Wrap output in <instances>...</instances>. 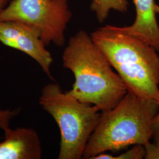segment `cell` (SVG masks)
Masks as SVG:
<instances>
[{"instance_id":"1","label":"cell","mask_w":159,"mask_h":159,"mask_svg":"<svg viewBox=\"0 0 159 159\" xmlns=\"http://www.w3.org/2000/svg\"><path fill=\"white\" fill-rule=\"evenodd\" d=\"M62 60L63 67L75 78L67 92L81 102L96 106L101 112L114 108L128 92L107 57L84 31L70 39Z\"/></svg>"},{"instance_id":"10","label":"cell","mask_w":159,"mask_h":159,"mask_svg":"<svg viewBox=\"0 0 159 159\" xmlns=\"http://www.w3.org/2000/svg\"><path fill=\"white\" fill-rule=\"evenodd\" d=\"M146 150L144 146L142 144H136L133 145V147L126 152L120 154L117 156L102 153L97 155L93 159H142L144 158Z\"/></svg>"},{"instance_id":"13","label":"cell","mask_w":159,"mask_h":159,"mask_svg":"<svg viewBox=\"0 0 159 159\" xmlns=\"http://www.w3.org/2000/svg\"><path fill=\"white\" fill-rule=\"evenodd\" d=\"M153 143L159 145V109L157 113L155 116L153 122Z\"/></svg>"},{"instance_id":"4","label":"cell","mask_w":159,"mask_h":159,"mask_svg":"<svg viewBox=\"0 0 159 159\" xmlns=\"http://www.w3.org/2000/svg\"><path fill=\"white\" fill-rule=\"evenodd\" d=\"M39 102L56 121L60 131L58 159H83L86 144L101 116L100 110L64 92L56 83L43 88Z\"/></svg>"},{"instance_id":"7","label":"cell","mask_w":159,"mask_h":159,"mask_svg":"<svg viewBox=\"0 0 159 159\" xmlns=\"http://www.w3.org/2000/svg\"><path fill=\"white\" fill-rule=\"evenodd\" d=\"M0 141V159H40L43 150L40 137L32 128L7 127Z\"/></svg>"},{"instance_id":"3","label":"cell","mask_w":159,"mask_h":159,"mask_svg":"<svg viewBox=\"0 0 159 159\" xmlns=\"http://www.w3.org/2000/svg\"><path fill=\"white\" fill-rule=\"evenodd\" d=\"M159 109L157 101L143 99L127 92L114 108L101 113L83 159H93L99 154L116 153L150 142L153 122Z\"/></svg>"},{"instance_id":"11","label":"cell","mask_w":159,"mask_h":159,"mask_svg":"<svg viewBox=\"0 0 159 159\" xmlns=\"http://www.w3.org/2000/svg\"><path fill=\"white\" fill-rule=\"evenodd\" d=\"M20 108L14 110L0 108V129L3 131L7 127H10L12 120L20 114Z\"/></svg>"},{"instance_id":"8","label":"cell","mask_w":159,"mask_h":159,"mask_svg":"<svg viewBox=\"0 0 159 159\" xmlns=\"http://www.w3.org/2000/svg\"><path fill=\"white\" fill-rule=\"evenodd\" d=\"M136 18L130 26L118 27L120 31L147 43L159 51V27L156 17L157 6L154 0H133Z\"/></svg>"},{"instance_id":"9","label":"cell","mask_w":159,"mask_h":159,"mask_svg":"<svg viewBox=\"0 0 159 159\" xmlns=\"http://www.w3.org/2000/svg\"><path fill=\"white\" fill-rule=\"evenodd\" d=\"M129 3L127 0H92L91 10L96 13L99 22L102 23L107 17L111 9L118 11H127Z\"/></svg>"},{"instance_id":"14","label":"cell","mask_w":159,"mask_h":159,"mask_svg":"<svg viewBox=\"0 0 159 159\" xmlns=\"http://www.w3.org/2000/svg\"><path fill=\"white\" fill-rule=\"evenodd\" d=\"M9 0H0V14L4 11L7 7Z\"/></svg>"},{"instance_id":"6","label":"cell","mask_w":159,"mask_h":159,"mask_svg":"<svg viewBox=\"0 0 159 159\" xmlns=\"http://www.w3.org/2000/svg\"><path fill=\"white\" fill-rule=\"evenodd\" d=\"M0 42L28 55L50 79L54 80L51 73L53 58L36 30L20 22L0 21Z\"/></svg>"},{"instance_id":"2","label":"cell","mask_w":159,"mask_h":159,"mask_svg":"<svg viewBox=\"0 0 159 159\" xmlns=\"http://www.w3.org/2000/svg\"><path fill=\"white\" fill-rule=\"evenodd\" d=\"M90 35L129 93L159 103V56L153 47L109 25Z\"/></svg>"},{"instance_id":"12","label":"cell","mask_w":159,"mask_h":159,"mask_svg":"<svg viewBox=\"0 0 159 159\" xmlns=\"http://www.w3.org/2000/svg\"><path fill=\"white\" fill-rule=\"evenodd\" d=\"M144 146L146 150L144 159H159V145L149 142Z\"/></svg>"},{"instance_id":"5","label":"cell","mask_w":159,"mask_h":159,"mask_svg":"<svg viewBox=\"0 0 159 159\" xmlns=\"http://www.w3.org/2000/svg\"><path fill=\"white\" fill-rule=\"evenodd\" d=\"M68 0H12L0 21H14L36 30L46 46L65 44L64 33L71 17Z\"/></svg>"}]
</instances>
